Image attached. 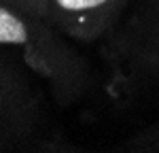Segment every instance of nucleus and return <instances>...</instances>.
<instances>
[{
    "instance_id": "2",
    "label": "nucleus",
    "mask_w": 159,
    "mask_h": 153,
    "mask_svg": "<svg viewBox=\"0 0 159 153\" xmlns=\"http://www.w3.org/2000/svg\"><path fill=\"white\" fill-rule=\"evenodd\" d=\"M100 55L121 83L159 79V0H132L117 30L100 43Z\"/></svg>"
},
{
    "instance_id": "6",
    "label": "nucleus",
    "mask_w": 159,
    "mask_h": 153,
    "mask_svg": "<svg viewBox=\"0 0 159 153\" xmlns=\"http://www.w3.org/2000/svg\"><path fill=\"white\" fill-rule=\"evenodd\" d=\"M2 7H11L17 11H25V13H34L47 19V0H0Z\"/></svg>"
},
{
    "instance_id": "4",
    "label": "nucleus",
    "mask_w": 159,
    "mask_h": 153,
    "mask_svg": "<svg viewBox=\"0 0 159 153\" xmlns=\"http://www.w3.org/2000/svg\"><path fill=\"white\" fill-rule=\"evenodd\" d=\"M132 0H47V21L79 43H102L123 21Z\"/></svg>"
},
{
    "instance_id": "3",
    "label": "nucleus",
    "mask_w": 159,
    "mask_h": 153,
    "mask_svg": "<svg viewBox=\"0 0 159 153\" xmlns=\"http://www.w3.org/2000/svg\"><path fill=\"white\" fill-rule=\"evenodd\" d=\"M0 60V149L32 145L43 126L40 94L24 68Z\"/></svg>"
},
{
    "instance_id": "5",
    "label": "nucleus",
    "mask_w": 159,
    "mask_h": 153,
    "mask_svg": "<svg viewBox=\"0 0 159 153\" xmlns=\"http://www.w3.org/2000/svg\"><path fill=\"white\" fill-rule=\"evenodd\" d=\"M129 151H159V117L123 145Z\"/></svg>"
},
{
    "instance_id": "1",
    "label": "nucleus",
    "mask_w": 159,
    "mask_h": 153,
    "mask_svg": "<svg viewBox=\"0 0 159 153\" xmlns=\"http://www.w3.org/2000/svg\"><path fill=\"white\" fill-rule=\"evenodd\" d=\"M0 47L21 51L24 66L49 85L60 106H70L91 87L89 62L40 15L0 4Z\"/></svg>"
}]
</instances>
